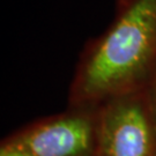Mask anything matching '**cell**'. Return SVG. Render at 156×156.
I'll return each mask as SVG.
<instances>
[{
  "mask_svg": "<svg viewBox=\"0 0 156 156\" xmlns=\"http://www.w3.org/2000/svg\"><path fill=\"white\" fill-rule=\"evenodd\" d=\"M155 73L156 0H118L112 23L81 55L73 94L112 100L146 89Z\"/></svg>",
  "mask_w": 156,
  "mask_h": 156,
  "instance_id": "6da1fadb",
  "label": "cell"
},
{
  "mask_svg": "<svg viewBox=\"0 0 156 156\" xmlns=\"http://www.w3.org/2000/svg\"><path fill=\"white\" fill-rule=\"evenodd\" d=\"M141 91V90H140ZM140 91L112 98L98 120L97 135L104 156H151L156 125L149 102Z\"/></svg>",
  "mask_w": 156,
  "mask_h": 156,
  "instance_id": "7a4b0ae2",
  "label": "cell"
},
{
  "mask_svg": "<svg viewBox=\"0 0 156 156\" xmlns=\"http://www.w3.org/2000/svg\"><path fill=\"white\" fill-rule=\"evenodd\" d=\"M95 128L93 119L80 112L51 118L6 140L0 156H87Z\"/></svg>",
  "mask_w": 156,
  "mask_h": 156,
  "instance_id": "3957f363",
  "label": "cell"
},
{
  "mask_svg": "<svg viewBox=\"0 0 156 156\" xmlns=\"http://www.w3.org/2000/svg\"><path fill=\"white\" fill-rule=\"evenodd\" d=\"M146 91L149 94V105H151V112L154 115V120L156 125V73L154 74L153 79L151 80L149 84L147 86Z\"/></svg>",
  "mask_w": 156,
  "mask_h": 156,
  "instance_id": "277c9868",
  "label": "cell"
}]
</instances>
